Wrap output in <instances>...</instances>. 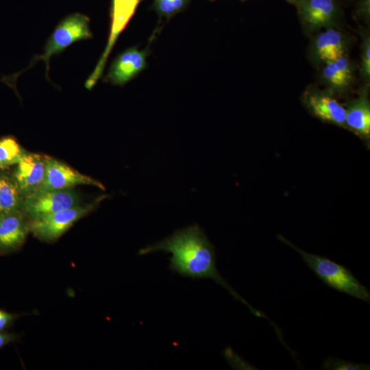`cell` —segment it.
Listing matches in <instances>:
<instances>
[{
  "mask_svg": "<svg viewBox=\"0 0 370 370\" xmlns=\"http://www.w3.org/2000/svg\"><path fill=\"white\" fill-rule=\"evenodd\" d=\"M158 251L172 254L169 268L173 273L193 279H211L225 288L235 299L246 305L253 314L270 320L262 312L249 304L221 275L216 266L214 247L199 225L178 230L171 236L140 249L138 254Z\"/></svg>",
  "mask_w": 370,
  "mask_h": 370,
  "instance_id": "cell-1",
  "label": "cell"
},
{
  "mask_svg": "<svg viewBox=\"0 0 370 370\" xmlns=\"http://www.w3.org/2000/svg\"><path fill=\"white\" fill-rule=\"evenodd\" d=\"M278 238L295 250L306 264L330 288L353 297L370 302V292L345 266L336 263L325 256L310 254L299 248L282 235Z\"/></svg>",
  "mask_w": 370,
  "mask_h": 370,
  "instance_id": "cell-2",
  "label": "cell"
},
{
  "mask_svg": "<svg viewBox=\"0 0 370 370\" xmlns=\"http://www.w3.org/2000/svg\"><path fill=\"white\" fill-rule=\"evenodd\" d=\"M103 197L92 203L59 210L52 214L32 219L29 222V230L40 240L53 241L58 238L74 223L91 212Z\"/></svg>",
  "mask_w": 370,
  "mask_h": 370,
  "instance_id": "cell-3",
  "label": "cell"
},
{
  "mask_svg": "<svg viewBox=\"0 0 370 370\" xmlns=\"http://www.w3.org/2000/svg\"><path fill=\"white\" fill-rule=\"evenodd\" d=\"M91 36L89 18L81 13L70 14L56 26L46 43L44 53L35 60H44L48 70L50 58L73 42L90 38Z\"/></svg>",
  "mask_w": 370,
  "mask_h": 370,
  "instance_id": "cell-4",
  "label": "cell"
},
{
  "mask_svg": "<svg viewBox=\"0 0 370 370\" xmlns=\"http://www.w3.org/2000/svg\"><path fill=\"white\" fill-rule=\"evenodd\" d=\"M78 204L79 195L72 188L47 190L23 198L21 210L32 220Z\"/></svg>",
  "mask_w": 370,
  "mask_h": 370,
  "instance_id": "cell-5",
  "label": "cell"
},
{
  "mask_svg": "<svg viewBox=\"0 0 370 370\" xmlns=\"http://www.w3.org/2000/svg\"><path fill=\"white\" fill-rule=\"evenodd\" d=\"M79 185H90L104 190L99 182L83 175L65 163L45 156V177L37 192L67 189Z\"/></svg>",
  "mask_w": 370,
  "mask_h": 370,
  "instance_id": "cell-6",
  "label": "cell"
},
{
  "mask_svg": "<svg viewBox=\"0 0 370 370\" xmlns=\"http://www.w3.org/2000/svg\"><path fill=\"white\" fill-rule=\"evenodd\" d=\"M141 0H112V23L105 50L95 69L88 78L86 87L92 88L101 76L107 58L121 32L124 29Z\"/></svg>",
  "mask_w": 370,
  "mask_h": 370,
  "instance_id": "cell-7",
  "label": "cell"
},
{
  "mask_svg": "<svg viewBox=\"0 0 370 370\" xmlns=\"http://www.w3.org/2000/svg\"><path fill=\"white\" fill-rule=\"evenodd\" d=\"M45 173V156L27 153L13 173L12 178L23 198L36 193L42 184Z\"/></svg>",
  "mask_w": 370,
  "mask_h": 370,
  "instance_id": "cell-8",
  "label": "cell"
},
{
  "mask_svg": "<svg viewBox=\"0 0 370 370\" xmlns=\"http://www.w3.org/2000/svg\"><path fill=\"white\" fill-rule=\"evenodd\" d=\"M22 210L0 215V254L18 250L24 243L29 222Z\"/></svg>",
  "mask_w": 370,
  "mask_h": 370,
  "instance_id": "cell-9",
  "label": "cell"
},
{
  "mask_svg": "<svg viewBox=\"0 0 370 370\" xmlns=\"http://www.w3.org/2000/svg\"><path fill=\"white\" fill-rule=\"evenodd\" d=\"M145 64V53L136 48L129 49L115 60L108 78L114 84L123 85L140 72Z\"/></svg>",
  "mask_w": 370,
  "mask_h": 370,
  "instance_id": "cell-10",
  "label": "cell"
},
{
  "mask_svg": "<svg viewBox=\"0 0 370 370\" xmlns=\"http://www.w3.org/2000/svg\"><path fill=\"white\" fill-rule=\"evenodd\" d=\"M306 103L320 119L339 126L345 125L346 109L331 96L311 94L306 97Z\"/></svg>",
  "mask_w": 370,
  "mask_h": 370,
  "instance_id": "cell-11",
  "label": "cell"
},
{
  "mask_svg": "<svg viewBox=\"0 0 370 370\" xmlns=\"http://www.w3.org/2000/svg\"><path fill=\"white\" fill-rule=\"evenodd\" d=\"M345 125L362 138L369 139L370 105L366 97H360L346 109Z\"/></svg>",
  "mask_w": 370,
  "mask_h": 370,
  "instance_id": "cell-12",
  "label": "cell"
},
{
  "mask_svg": "<svg viewBox=\"0 0 370 370\" xmlns=\"http://www.w3.org/2000/svg\"><path fill=\"white\" fill-rule=\"evenodd\" d=\"M299 6L304 21L312 27L330 23L334 15L333 0H300Z\"/></svg>",
  "mask_w": 370,
  "mask_h": 370,
  "instance_id": "cell-13",
  "label": "cell"
},
{
  "mask_svg": "<svg viewBox=\"0 0 370 370\" xmlns=\"http://www.w3.org/2000/svg\"><path fill=\"white\" fill-rule=\"evenodd\" d=\"M23 201L12 177L0 175V215L21 210Z\"/></svg>",
  "mask_w": 370,
  "mask_h": 370,
  "instance_id": "cell-14",
  "label": "cell"
},
{
  "mask_svg": "<svg viewBox=\"0 0 370 370\" xmlns=\"http://www.w3.org/2000/svg\"><path fill=\"white\" fill-rule=\"evenodd\" d=\"M27 152L12 136L0 139V169L17 164Z\"/></svg>",
  "mask_w": 370,
  "mask_h": 370,
  "instance_id": "cell-15",
  "label": "cell"
},
{
  "mask_svg": "<svg viewBox=\"0 0 370 370\" xmlns=\"http://www.w3.org/2000/svg\"><path fill=\"white\" fill-rule=\"evenodd\" d=\"M327 47L326 62L333 61L344 53V43L341 33L335 29H329L325 32Z\"/></svg>",
  "mask_w": 370,
  "mask_h": 370,
  "instance_id": "cell-16",
  "label": "cell"
},
{
  "mask_svg": "<svg viewBox=\"0 0 370 370\" xmlns=\"http://www.w3.org/2000/svg\"><path fill=\"white\" fill-rule=\"evenodd\" d=\"M369 364L356 363L332 356L325 359L322 364V369L327 370H369Z\"/></svg>",
  "mask_w": 370,
  "mask_h": 370,
  "instance_id": "cell-17",
  "label": "cell"
},
{
  "mask_svg": "<svg viewBox=\"0 0 370 370\" xmlns=\"http://www.w3.org/2000/svg\"><path fill=\"white\" fill-rule=\"evenodd\" d=\"M188 0H155V6L159 14L170 16L180 11Z\"/></svg>",
  "mask_w": 370,
  "mask_h": 370,
  "instance_id": "cell-18",
  "label": "cell"
},
{
  "mask_svg": "<svg viewBox=\"0 0 370 370\" xmlns=\"http://www.w3.org/2000/svg\"><path fill=\"white\" fill-rule=\"evenodd\" d=\"M326 62L323 70L325 79L334 88H341L345 87L347 84L339 75L333 61H328Z\"/></svg>",
  "mask_w": 370,
  "mask_h": 370,
  "instance_id": "cell-19",
  "label": "cell"
},
{
  "mask_svg": "<svg viewBox=\"0 0 370 370\" xmlns=\"http://www.w3.org/2000/svg\"><path fill=\"white\" fill-rule=\"evenodd\" d=\"M333 62L339 75L347 85L351 79L352 73L347 57L342 54L334 59Z\"/></svg>",
  "mask_w": 370,
  "mask_h": 370,
  "instance_id": "cell-20",
  "label": "cell"
},
{
  "mask_svg": "<svg viewBox=\"0 0 370 370\" xmlns=\"http://www.w3.org/2000/svg\"><path fill=\"white\" fill-rule=\"evenodd\" d=\"M362 74L365 77H369L370 75V40L367 39L364 45L362 56V64H361Z\"/></svg>",
  "mask_w": 370,
  "mask_h": 370,
  "instance_id": "cell-21",
  "label": "cell"
},
{
  "mask_svg": "<svg viewBox=\"0 0 370 370\" xmlns=\"http://www.w3.org/2000/svg\"><path fill=\"white\" fill-rule=\"evenodd\" d=\"M316 52L318 56L326 61L327 58V47L325 42V38L324 32L321 33L315 42Z\"/></svg>",
  "mask_w": 370,
  "mask_h": 370,
  "instance_id": "cell-22",
  "label": "cell"
},
{
  "mask_svg": "<svg viewBox=\"0 0 370 370\" xmlns=\"http://www.w3.org/2000/svg\"><path fill=\"white\" fill-rule=\"evenodd\" d=\"M16 316L0 309V331L8 328L15 319Z\"/></svg>",
  "mask_w": 370,
  "mask_h": 370,
  "instance_id": "cell-23",
  "label": "cell"
},
{
  "mask_svg": "<svg viewBox=\"0 0 370 370\" xmlns=\"http://www.w3.org/2000/svg\"><path fill=\"white\" fill-rule=\"evenodd\" d=\"M16 336L12 333H7L0 331V348L14 341Z\"/></svg>",
  "mask_w": 370,
  "mask_h": 370,
  "instance_id": "cell-24",
  "label": "cell"
},
{
  "mask_svg": "<svg viewBox=\"0 0 370 370\" xmlns=\"http://www.w3.org/2000/svg\"><path fill=\"white\" fill-rule=\"evenodd\" d=\"M16 79V75H13L11 76H6V77H0V82H3L8 84L9 86L12 87V88H14L15 84L14 82Z\"/></svg>",
  "mask_w": 370,
  "mask_h": 370,
  "instance_id": "cell-25",
  "label": "cell"
},
{
  "mask_svg": "<svg viewBox=\"0 0 370 370\" xmlns=\"http://www.w3.org/2000/svg\"><path fill=\"white\" fill-rule=\"evenodd\" d=\"M287 1L290 2V3H293L295 1V0H286Z\"/></svg>",
  "mask_w": 370,
  "mask_h": 370,
  "instance_id": "cell-26",
  "label": "cell"
}]
</instances>
